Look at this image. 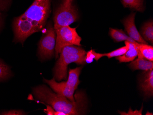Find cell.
<instances>
[{"label":"cell","mask_w":153,"mask_h":115,"mask_svg":"<svg viewBox=\"0 0 153 115\" xmlns=\"http://www.w3.org/2000/svg\"><path fill=\"white\" fill-rule=\"evenodd\" d=\"M82 69V67H79L75 69H69L68 79L66 82L58 83L54 77L51 80L44 79V81L47 83L55 92L66 97L71 101H75L74 93L80 83L79 77Z\"/></svg>","instance_id":"obj_4"},{"label":"cell","mask_w":153,"mask_h":115,"mask_svg":"<svg viewBox=\"0 0 153 115\" xmlns=\"http://www.w3.org/2000/svg\"><path fill=\"white\" fill-rule=\"evenodd\" d=\"M51 0H34L25 13L14 19V42L23 44L31 35L43 29L51 12Z\"/></svg>","instance_id":"obj_1"},{"label":"cell","mask_w":153,"mask_h":115,"mask_svg":"<svg viewBox=\"0 0 153 115\" xmlns=\"http://www.w3.org/2000/svg\"><path fill=\"white\" fill-rule=\"evenodd\" d=\"M12 0H0V10L4 11L9 7Z\"/></svg>","instance_id":"obj_20"},{"label":"cell","mask_w":153,"mask_h":115,"mask_svg":"<svg viewBox=\"0 0 153 115\" xmlns=\"http://www.w3.org/2000/svg\"><path fill=\"white\" fill-rule=\"evenodd\" d=\"M2 24V19L1 17V13H0V29L1 28Z\"/></svg>","instance_id":"obj_22"},{"label":"cell","mask_w":153,"mask_h":115,"mask_svg":"<svg viewBox=\"0 0 153 115\" xmlns=\"http://www.w3.org/2000/svg\"><path fill=\"white\" fill-rule=\"evenodd\" d=\"M76 28H71L69 26L62 27L55 30L56 33V44L55 56L57 58L63 47L68 45L80 46L82 39L76 31Z\"/></svg>","instance_id":"obj_6"},{"label":"cell","mask_w":153,"mask_h":115,"mask_svg":"<svg viewBox=\"0 0 153 115\" xmlns=\"http://www.w3.org/2000/svg\"><path fill=\"white\" fill-rule=\"evenodd\" d=\"M125 7L134 9L139 12L143 11V0H121Z\"/></svg>","instance_id":"obj_15"},{"label":"cell","mask_w":153,"mask_h":115,"mask_svg":"<svg viewBox=\"0 0 153 115\" xmlns=\"http://www.w3.org/2000/svg\"><path fill=\"white\" fill-rule=\"evenodd\" d=\"M137 47L138 57L144 58L149 61H153V47L152 45L138 43Z\"/></svg>","instance_id":"obj_12"},{"label":"cell","mask_w":153,"mask_h":115,"mask_svg":"<svg viewBox=\"0 0 153 115\" xmlns=\"http://www.w3.org/2000/svg\"><path fill=\"white\" fill-rule=\"evenodd\" d=\"M109 33L110 36L115 40V42H117L127 41L133 43H138L135 41L133 39L131 38L130 37L126 35L125 33L122 30L110 28Z\"/></svg>","instance_id":"obj_13"},{"label":"cell","mask_w":153,"mask_h":115,"mask_svg":"<svg viewBox=\"0 0 153 115\" xmlns=\"http://www.w3.org/2000/svg\"><path fill=\"white\" fill-rule=\"evenodd\" d=\"M86 53L85 50L76 45H68L63 47L53 69L54 78L56 80L61 81L67 79L69 64L73 62L79 65L85 64Z\"/></svg>","instance_id":"obj_3"},{"label":"cell","mask_w":153,"mask_h":115,"mask_svg":"<svg viewBox=\"0 0 153 115\" xmlns=\"http://www.w3.org/2000/svg\"><path fill=\"white\" fill-rule=\"evenodd\" d=\"M136 13H131L123 21L124 28L129 36L139 43L148 44L138 32L135 24V18Z\"/></svg>","instance_id":"obj_8"},{"label":"cell","mask_w":153,"mask_h":115,"mask_svg":"<svg viewBox=\"0 0 153 115\" xmlns=\"http://www.w3.org/2000/svg\"><path fill=\"white\" fill-rule=\"evenodd\" d=\"M0 115H25L26 113L23 110H11L5 111L0 113Z\"/></svg>","instance_id":"obj_19"},{"label":"cell","mask_w":153,"mask_h":115,"mask_svg":"<svg viewBox=\"0 0 153 115\" xmlns=\"http://www.w3.org/2000/svg\"><path fill=\"white\" fill-rule=\"evenodd\" d=\"M104 56V54L97 53L95 52L93 50H91L90 51L87 52L85 56V62L90 63L93 61L94 59H95L98 61L100 58Z\"/></svg>","instance_id":"obj_17"},{"label":"cell","mask_w":153,"mask_h":115,"mask_svg":"<svg viewBox=\"0 0 153 115\" xmlns=\"http://www.w3.org/2000/svg\"><path fill=\"white\" fill-rule=\"evenodd\" d=\"M47 107V109L45 110V111H47V115H65V114L63 112L55 111L53 108L50 105H48Z\"/></svg>","instance_id":"obj_21"},{"label":"cell","mask_w":153,"mask_h":115,"mask_svg":"<svg viewBox=\"0 0 153 115\" xmlns=\"http://www.w3.org/2000/svg\"><path fill=\"white\" fill-rule=\"evenodd\" d=\"M33 94L37 100L47 104L55 111L65 115H85L87 108L86 96L83 92L78 91L75 94V101H71L66 97L51 91L45 85L33 88Z\"/></svg>","instance_id":"obj_2"},{"label":"cell","mask_w":153,"mask_h":115,"mask_svg":"<svg viewBox=\"0 0 153 115\" xmlns=\"http://www.w3.org/2000/svg\"><path fill=\"white\" fill-rule=\"evenodd\" d=\"M11 74L9 67L0 60V82L7 79L11 76Z\"/></svg>","instance_id":"obj_16"},{"label":"cell","mask_w":153,"mask_h":115,"mask_svg":"<svg viewBox=\"0 0 153 115\" xmlns=\"http://www.w3.org/2000/svg\"><path fill=\"white\" fill-rule=\"evenodd\" d=\"M140 86L146 96H153V69L145 71L140 79Z\"/></svg>","instance_id":"obj_9"},{"label":"cell","mask_w":153,"mask_h":115,"mask_svg":"<svg viewBox=\"0 0 153 115\" xmlns=\"http://www.w3.org/2000/svg\"><path fill=\"white\" fill-rule=\"evenodd\" d=\"M56 44V33L52 22L47 25L45 33L43 34L38 44V54L41 60L50 59L54 56Z\"/></svg>","instance_id":"obj_7"},{"label":"cell","mask_w":153,"mask_h":115,"mask_svg":"<svg viewBox=\"0 0 153 115\" xmlns=\"http://www.w3.org/2000/svg\"><path fill=\"white\" fill-rule=\"evenodd\" d=\"M125 45L128 46L127 52L123 55L117 56L116 59L118 60L120 62H128L133 61L137 56L138 49L137 43H133L130 42H124Z\"/></svg>","instance_id":"obj_10"},{"label":"cell","mask_w":153,"mask_h":115,"mask_svg":"<svg viewBox=\"0 0 153 115\" xmlns=\"http://www.w3.org/2000/svg\"><path fill=\"white\" fill-rule=\"evenodd\" d=\"M141 33L143 39L147 42L153 44V21H149L145 23L142 27Z\"/></svg>","instance_id":"obj_14"},{"label":"cell","mask_w":153,"mask_h":115,"mask_svg":"<svg viewBox=\"0 0 153 115\" xmlns=\"http://www.w3.org/2000/svg\"><path fill=\"white\" fill-rule=\"evenodd\" d=\"M128 50V46L125 45V46L119 48L109 53H105L104 56H107L109 59L112 57L121 56L126 53Z\"/></svg>","instance_id":"obj_18"},{"label":"cell","mask_w":153,"mask_h":115,"mask_svg":"<svg viewBox=\"0 0 153 115\" xmlns=\"http://www.w3.org/2000/svg\"><path fill=\"white\" fill-rule=\"evenodd\" d=\"M79 18L74 0H62L54 13V29L56 30L62 27L69 26L77 21Z\"/></svg>","instance_id":"obj_5"},{"label":"cell","mask_w":153,"mask_h":115,"mask_svg":"<svg viewBox=\"0 0 153 115\" xmlns=\"http://www.w3.org/2000/svg\"><path fill=\"white\" fill-rule=\"evenodd\" d=\"M128 66L133 70H141L147 71L153 69V62L139 57L134 61H131Z\"/></svg>","instance_id":"obj_11"}]
</instances>
